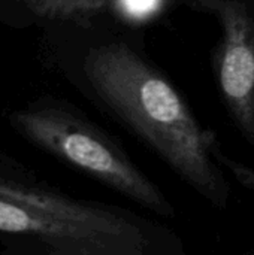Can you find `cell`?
Returning <instances> with one entry per match:
<instances>
[{
  "mask_svg": "<svg viewBox=\"0 0 254 255\" xmlns=\"http://www.w3.org/2000/svg\"><path fill=\"white\" fill-rule=\"evenodd\" d=\"M81 72L99 103L153 149L214 208L225 209L229 184L219 166L222 149L163 75L121 36L97 40L82 55Z\"/></svg>",
  "mask_w": 254,
  "mask_h": 255,
  "instance_id": "obj_1",
  "label": "cell"
},
{
  "mask_svg": "<svg viewBox=\"0 0 254 255\" xmlns=\"http://www.w3.org/2000/svg\"><path fill=\"white\" fill-rule=\"evenodd\" d=\"M165 0H111V10L127 21H145L154 16Z\"/></svg>",
  "mask_w": 254,
  "mask_h": 255,
  "instance_id": "obj_6",
  "label": "cell"
},
{
  "mask_svg": "<svg viewBox=\"0 0 254 255\" xmlns=\"http://www.w3.org/2000/svg\"><path fill=\"white\" fill-rule=\"evenodd\" d=\"M12 126L30 142L112 188L136 205L166 218L175 209L165 193L124 149L90 123L55 108L19 111Z\"/></svg>",
  "mask_w": 254,
  "mask_h": 255,
  "instance_id": "obj_3",
  "label": "cell"
},
{
  "mask_svg": "<svg viewBox=\"0 0 254 255\" xmlns=\"http://www.w3.org/2000/svg\"><path fill=\"white\" fill-rule=\"evenodd\" d=\"M222 28L216 78L240 133L254 149V0H184Z\"/></svg>",
  "mask_w": 254,
  "mask_h": 255,
  "instance_id": "obj_4",
  "label": "cell"
},
{
  "mask_svg": "<svg viewBox=\"0 0 254 255\" xmlns=\"http://www.w3.org/2000/svg\"><path fill=\"white\" fill-rule=\"evenodd\" d=\"M34 13L52 19H85L111 9V0H21Z\"/></svg>",
  "mask_w": 254,
  "mask_h": 255,
  "instance_id": "obj_5",
  "label": "cell"
},
{
  "mask_svg": "<svg viewBox=\"0 0 254 255\" xmlns=\"http://www.w3.org/2000/svg\"><path fill=\"white\" fill-rule=\"evenodd\" d=\"M0 233L31 238L54 255H150L180 242L118 208L0 179Z\"/></svg>",
  "mask_w": 254,
  "mask_h": 255,
  "instance_id": "obj_2",
  "label": "cell"
}]
</instances>
